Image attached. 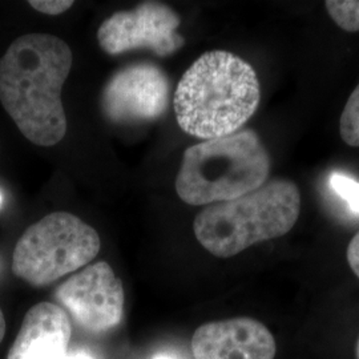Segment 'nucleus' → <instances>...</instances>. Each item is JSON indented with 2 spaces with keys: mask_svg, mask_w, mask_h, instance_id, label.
I'll return each mask as SVG.
<instances>
[{
  "mask_svg": "<svg viewBox=\"0 0 359 359\" xmlns=\"http://www.w3.org/2000/svg\"><path fill=\"white\" fill-rule=\"evenodd\" d=\"M259 100V81L252 65L231 52L209 51L181 77L175 112L185 133L213 140L241 130Z\"/></svg>",
  "mask_w": 359,
  "mask_h": 359,
  "instance_id": "f03ea898",
  "label": "nucleus"
},
{
  "mask_svg": "<svg viewBox=\"0 0 359 359\" xmlns=\"http://www.w3.org/2000/svg\"><path fill=\"white\" fill-rule=\"evenodd\" d=\"M191 346L196 359H274L277 351L269 329L248 317L200 326Z\"/></svg>",
  "mask_w": 359,
  "mask_h": 359,
  "instance_id": "1a4fd4ad",
  "label": "nucleus"
},
{
  "mask_svg": "<svg viewBox=\"0 0 359 359\" xmlns=\"http://www.w3.org/2000/svg\"><path fill=\"white\" fill-rule=\"evenodd\" d=\"M355 355H357V359H359V338L358 342H357V347H355Z\"/></svg>",
  "mask_w": 359,
  "mask_h": 359,
  "instance_id": "6ab92c4d",
  "label": "nucleus"
},
{
  "mask_svg": "<svg viewBox=\"0 0 359 359\" xmlns=\"http://www.w3.org/2000/svg\"><path fill=\"white\" fill-rule=\"evenodd\" d=\"M301 212V193L293 181H266L253 192L204 208L193 222L197 241L219 258L236 256L293 229Z\"/></svg>",
  "mask_w": 359,
  "mask_h": 359,
  "instance_id": "7ed1b4c3",
  "label": "nucleus"
},
{
  "mask_svg": "<svg viewBox=\"0 0 359 359\" xmlns=\"http://www.w3.org/2000/svg\"><path fill=\"white\" fill-rule=\"evenodd\" d=\"M71 334L65 309L40 302L27 311L7 359H68Z\"/></svg>",
  "mask_w": 359,
  "mask_h": 359,
  "instance_id": "9d476101",
  "label": "nucleus"
},
{
  "mask_svg": "<svg viewBox=\"0 0 359 359\" xmlns=\"http://www.w3.org/2000/svg\"><path fill=\"white\" fill-rule=\"evenodd\" d=\"M168 103L169 80L152 63H135L118 69L102 93L104 115L118 124L156 120L164 115Z\"/></svg>",
  "mask_w": 359,
  "mask_h": 359,
  "instance_id": "6e6552de",
  "label": "nucleus"
},
{
  "mask_svg": "<svg viewBox=\"0 0 359 359\" xmlns=\"http://www.w3.org/2000/svg\"><path fill=\"white\" fill-rule=\"evenodd\" d=\"M346 257L350 268L359 278V231L347 246Z\"/></svg>",
  "mask_w": 359,
  "mask_h": 359,
  "instance_id": "2eb2a0df",
  "label": "nucleus"
},
{
  "mask_svg": "<svg viewBox=\"0 0 359 359\" xmlns=\"http://www.w3.org/2000/svg\"><path fill=\"white\" fill-rule=\"evenodd\" d=\"M28 4L39 13L56 16V15L68 11L74 6V1H69V0H31V1H28Z\"/></svg>",
  "mask_w": 359,
  "mask_h": 359,
  "instance_id": "4468645a",
  "label": "nucleus"
},
{
  "mask_svg": "<svg viewBox=\"0 0 359 359\" xmlns=\"http://www.w3.org/2000/svg\"><path fill=\"white\" fill-rule=\"evenodd\" d=\"M329 182L334 192L341 196L354 213L359 215V181L341 172H335L330 176Z\"/></svg>",
  "mask_w": 359,
  "mask_h": 359,
  "instance_id": "ddd939ff",
  "label": "nucleus"
},
{
  "mask_svg": "<svg viewBox=\"0 0 359 359\" xmlns=\"http://www.w3.org/2000/svg\"><path fill=\"white\" fill-rule=\"evenodd\" d=\"M68 359H95L90 357V354L84 353V351H79V353H72L68 355Z\"/></svg>",
  "mask_w": 359,
  "mask_h": 359,
  "instance_id": "f3484780",
  "label": "nucleus"
},
{
  "mask_svg": "<svg viewBox=\"0 0 359 359\" xmlns=\"http://www.w3.org/2000/svg\"><path fill=\"white\" fill-rule=\"evenodd\" d=\"M55 298L90 333H107L123 320V283L105 261L90 265L62 283Z\"/></svg>",
  "mask_w": 359,
  "mask_h": 359,
  "instance_id": "0eeeda50",
  "label": "nucleus"
},
{
  "mask_svg": "<svg viewBox=\"0 0 359 359\" xmlns=\"http://www.w3.org/2000/svg\"><path fill=\"white\" fill-rule=\"evenodd\" d=\"M339 133L350 147H359V83L350 95L339 118Z\"/></svg>",
  "mask_w": 359,
  "mask_h": 359,
  "instance_id": "f8f14e48",
  "label": "nucleus"
},
{
  "mask_svg": "<svg viewBox=\"0 0 359 359\" xmlns=\"http://www.w3.org/2000/svg\"><path fill=\"white\" fill-rule=\"evenodd\" d=\"M72 67L65 40L28 34L13 40L0 59V102L32 144L52 147L65 139L62 90Z\"/></svg>",
  "mask_w": 359,
  "mask_h": 359,
  "instance_id": "f257e3e1",
  "label": "nucleus"
},
{
  "mask_svg": "<svg viewBox=\"0 0 359 359\" xmlns=\"http://www.w3.org/2000/svg\"><path fill=\"white\" fill-rule=\"evenodd\" d=\"M180 22L179 15L170 7L145 1L130 11L116 13L105 19L99 27L97 41L109 55L149 50L158 56H168L184 44L177 34Z\"/></svg>",
  "mask_w": 359,
  "mask_h": 359,
  "instance_id": "423d86ee",
  "label": "nucleus"
},
{
  "mask_svg": "<svg viewBox=\"0 0 359 359\" xmlns=\"http://www.w3.org/2000/svg\"><path fill=\"white\" fill-rule=\"evenodd\" d=\"M325 7L337 26L347 32H359V0H329Z\"/></svg>",
  "mask_w": 359,
  "mask_h": 359,
  "instance_id": "9b49d317",
  "label": "nucleus"
},
{
  "mask_svg": "<svg viewBox=\"0 0 359 359\" xmlns=\"http://www.w3.org/2000/svg\"><path fill=\"white\" fill-rule=\"evenodd\" d=\"M3 204V197H1V194H0V206Z\"/></svg>",
  "mask_w": 359,
  "mask_h": 359,
  "instance_id": "aec40b11",
  "label": "nucleus"
},
{
  "mask_svg": "<svg viewBox=\"0 0 359 359\" xmlns=\"http://www.w3.org/2000/svg\"><path fill=\"white\" fill-rule=\"evenodd\" d=\"M270 156L253 129L189 147L176 179V192L189 205L231 201L264 185Z\"/></svg>",
  "mask_w": 359,
  "mask_h": 359,
  "instance_id": "20e7f679",
  "label": "nucleus"
},
{
  "mask_svg": "<svg viewBox=\"0 0 359 359\" xmlns=\"http://www.w3.org/2000/svg\"><path fill=\"white\" fill-rule=\"evenodd\" d=\"M100 246L97 231L81 218L55 212L27 228L19 238L13 273L35 287L47 286L86 266Z\"/></svg>",
  "mask_w": 359,
  "mask_h": 359,
  "instance_id": "39448f33",
  "label": "nucleus"
},
{
  "mask_svg": "<svg viewBox=\"0 0 359 359\" xmlns=\"http://www.w3.org/2000/svg\"><path fill=\"white\" fill-rule=\"evenodd\" d=\"M154 359H175L172 358V357H169L167 354H158V355H156Z\"/></svg>",
  "mask_w": 359,
  "mask_h": 359,
  "instance_id": "a211bd4d",
  "label": "nucleus"
},
{
  "mask_svg": "<svg viewBox=\"0 0 359 359\" xmlns=\"http://www.w3.org/2000/svg\"><path fill=\"white\" fill-rule=\"evenodd\" d=\"M4 334H6V320H4V314H3V311L0 309V344H1L3 338H4Z\"/></svg>",
  "mask_w": 359,
  "mask_h": 359,
  "instance_id": "dca6fc26",
  "label": "nucleus"
}]
</instances>
